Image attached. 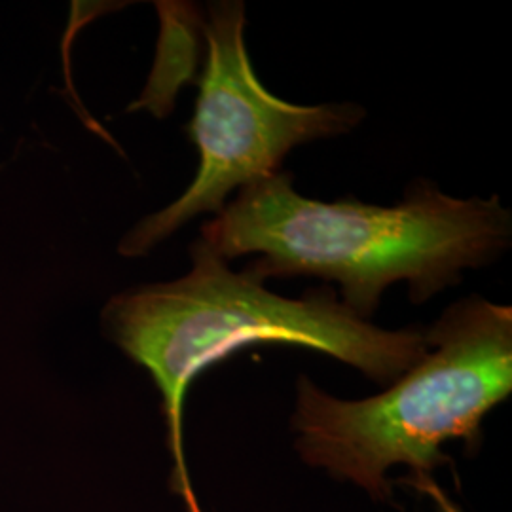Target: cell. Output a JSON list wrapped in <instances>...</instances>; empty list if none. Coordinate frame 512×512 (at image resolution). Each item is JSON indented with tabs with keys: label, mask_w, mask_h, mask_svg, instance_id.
<instances>
[{
	"label": "cell",
	"mask_w": 512,
	"mask_h": 512,
	"mask_svg": "<svg viewBox=\"0 0 512 512\" xmlns=\"http://www.w3.org/2000/svg\"><path fill=\"white\" fill-rule=\"evenodd\" d=\"M200 239L226 262L258 255L243 272L260 283L289 275L336 281L340 302L368 321L395 283L421 304L459 285L467 270L490 266L511 247L512 217L499 196L459 200L429 181H416L391 207L317 202L281 169L243 186Z\"/></svg>",
	"instance_id": "cell-1"
},
{
	"label": "cell",
	"mask_w": 512,
	"mask_h": 512,
	"mask_svg": "<svg viewBox=\"0 0 512 512\" xmlns=\"http://www.w3.org/2000/svg\"><path fill=\"white\" fill-rule=\"evenodd\" d=\"M190 256L192 270L181 279L114 296L103 327L160 389L177 490L198 512L184 465L183 412L190 384L205 368L241 348L283 344L327 353L391 385L427 353V342L423 329L387 330L359 319L329 285L285 298L243 270L232 272L202 239Z\"/></svg>",
	"instance_id": "cell-2"
},
{
	"label": "cell",
	"mask_w": 512,
	"mask_h": 512,
	"mask_svg": "<svg viewBox=\"0 0 512 512\" xmlns=\"http://www.w3.org/2000/svg\"><path fill=\"white\" fill-rule=\"evenodd\" d=\"M427 353L384 393L336 399L300 376L296 450L311 467L387 499L395 465L433 469L442 444L473 448L482 420L512 391V308L469 294L423 329Z\"/></svg>",
	"instance_id": "cell-3"
},
{
	"label": "cell",
	"mask_w": 512,
	"mask_h": 512,
	"mask_svg": "<svg viewBox=\"0 0 512 512\" xmlns=\"http://www.w3.org/2000/svg\"><path fill=\"white\" fill-rule=\"evenodd\" d=\"M245 23L243 2L211 4L200 95L184 128L200 154L196 177L179 200L129 230L120 255H147L198 215H219L234 190L281 171L293 148L346 135L365 120L355 103L294 105L268 92L247 52Z\"/></svg>",
	"instance_id": "cell-4"
}]
</instances>
